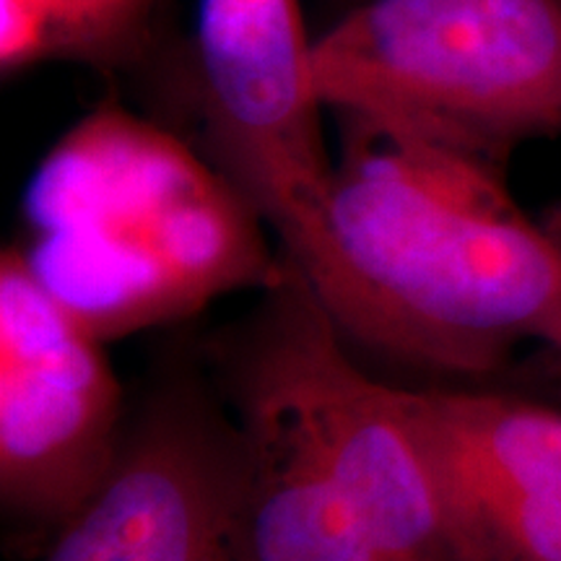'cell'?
I'll return each instance as SVG.
<instances>
[{"instance_id":"cell-1","label":"cell","mask_w":561,"mask_h":561,"mask_svg":"<svg viewBox=\"0 0 561 561\" xmlns=\"http://www.w3.org/2000/svg\"><path fill=\"white\" fill-rule=\"evenodd\" d=\"M341 159L318 240L291 261L348 348L486 377L525 341L561 351V244L504 167L339 115Z\"/></svg>"},{"instance_id":"cell-2","label":"cell","mask_w":561,"mask_h":561,"mask_svg":"<svg viewBox=\"0 0 561 561\" xmlns=\"http://www.w3.org/2000/svg\"><path fill=\"white\" fill-rule=\"evenodd\" d=\"M21 252L96 339L271 286L261 219L214 164L159 125L104 104L47 153L24 203Z\"/></svg>"},{"instance_id":"cell-3","label":"cell","mask_w":561,"mask_h":561,"mask_svg":"<svg viewBox=\"0 0 561 561\" xmlns=\"http://www.w3.org/2000/svg\"><path fill=\"white\" fill-rule=\"evenodd\" d=\"M320 100L504 167L561 136V0H362L312 42Z\"/></svg>"},{"instance_id":"cell-4","label":"cell","mask_w":561,"mask_h":561,"mask_svg":"<svg viewBox=\"0 0 561 561\" xmlns=\"http://www.w3.org/2000/svg\"><path fill=\"white\" fill-rule=\"evenodd\" d=\"M214 364L273 392L388 561H460L432 471L392 385L371 380L320 299L284 255V271Z\"/></svg>"},{"instance_id":"cell-5","label":"cell","mask_w":561,"mask_h":561,"mask_svg":"<svg viewBox=\"0 0 561 561\" xmlns=\"http://www.w3.org/2000/svg\"><path fill=\"white\" fill-rule=\"evenodd\" d=\"M193 100L210 164L276 231L289 261L305 257L335 161L299 0H195Z\"/></svg>"},{"instance_id":"cell-6","label":"cell","mask_w":561,"mask_h":561,"mask_svg":"<svg viewBox=\"0 0 561 561\" xmlns=\"http://www.w3.org/2000/svg\"><path fill=\"white\" fill-rule=\"evenodd\" d=\"M123 390L96 339L32 271L19 244L0 257V502L53 533L121 453Z\"/></svg>"},{"instance_id":"cell-7","label":"cell","mask_w":561,"mask_h":561,"mask_svg":"<svg viewBox=\"0 0 561 561\" xmlns=\"http://www.w3.org/2000/svg\"><path fill=\"white\" fill-rule=\"evenodd\" d=\"M240 421L219 385L174 369L128 421L100 486L55 530L45 561H234Z\"/></svg>"},{"instance_id":"cell-8","label":"cell","mask_w":561,"mask_h":561,"mask_svg":"<svg viewBox=\"0 0 561 561\" xmlns=\"http://www.w3.org/2000/svg\"><path fill=\"white\" fill-rule=\"evenodd\" d=\"M460 561H561V411L473 388H396Z\"/></svg>"},{"instance_id":"cell-9","label":"cell","mask_w":561,"mask_h":561,"mask_svg":"<svg viewBox=\"0 0 561 561\" xmlns=\"http://www.w3.org/2000/svg\"><path fill=\"white\" fill-rule=\"evenodd\" d=\"M216 385L244 439L234 561H388L284 403L224 364Z\"/></svg>"},{"instance_id":"cell-10","label":"cell","mask_w":561,"mask_h":561,"mask_svg":"<svg viewBox=\"0 0 561 561\" xmlns=\"http://www.w3.org/2000/svg\"><path fill=\"white\" fill-rule=\"evenodd\" d=\"M153 0H0L3 73L47 58L110 60L144 24Z\"/></svg>"},{"instance_id":"cell-11","label":"cell","mask_w":561,"mask_h":561,"mask_svg":"<svg viewBox=\"0 0 561 561\" xmlns=\"http://www.w3.org/2000/svg\"><path fill=\"white\" fill-rule=\"evenodd\" d=\"M546 229H549V234L553 237V240H557L559 244H561V203L557 208L551 210V216H549V221L543 224Z\"/></svg>"}]
</instances>
